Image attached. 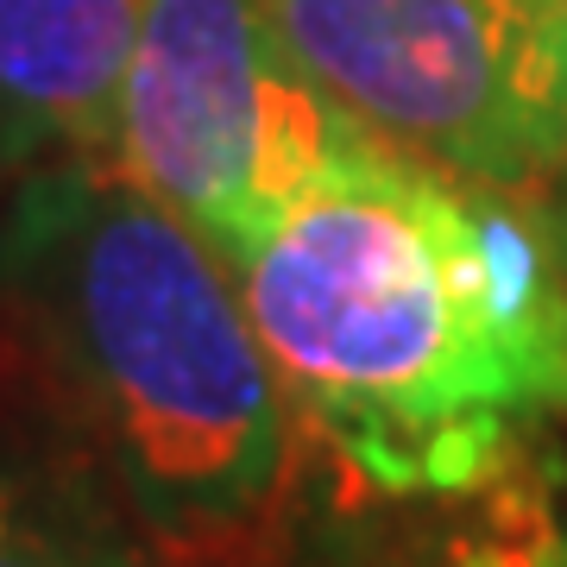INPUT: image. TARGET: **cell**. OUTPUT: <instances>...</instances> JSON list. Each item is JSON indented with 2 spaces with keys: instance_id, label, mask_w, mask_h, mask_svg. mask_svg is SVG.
<instances>
[{
  "instance_id": "obj_1",
  "label": "cell",
  "mask_w": 567,
  "mask_h": 567,
  "mask_svg": "<svg viewBox=\"0 0 567 567\" xmlns=\"http://www.w3.org/2000/svg\"><path fill=\"white\" fill-rule=\"evenodd\" d=\"M227 265L290 410L372 492H466L567 416L548 189L461 183L379 140Z\"/></svg>"
},
{
  "instance_id": "obj_2",
  "label": "cell",
  "mask_w": 567,
  "mask_h": 567,
  "mask_svg": "<svg viewBox=\"0 0 567 567\" xmlns=\"http://www.w3.org/2000/svg\"><path fill=\"white\" fill-rule=\"evenodd\" d=\"M0 309L158 543H234L290 473V391L234 265L114 158L0 196Z\"/></svg>"
},
{
  "instance_id": "obj_3",
  "label": "cell",
  "mask_w": 567,
  "mask_h": 567,
  "mask_svg": "<svg viewBox=\"0 0 567 567\" xmlns=\"http://www.w3.org/2000/svg\"><path fill=\"white\" fill-rule=\"evenodd\" d=\"M365 145L379 133L309 76L271 0H140L114 164L221 259Z\"/></svg>"
},
{
  "instance_id": "obj_4",
  "label": "cell",
  "mask_w": 567,
  "mask_h": 567,
  "mask_svg": "<svg viewBox=\"0 0 567 567\" xmlns=\"http://www.w3.org/2000/svg\"><path fill=\"white\" fill-rule=\"evenodd\" d=\"M271 13L391 152L492 189L567 177V0H271Z\"/></svg>"
},
{
  "instance_id": "obj_5",
  "label": "cell",
  "mask_w": 567,
  "mask_h": 567,
  "mask_svg": "<svg viewBox=\"0 0 567 567\" xmlns=\"http://www.w3.org/2000/svg\"><path fill=\"white\" fill-rule=\"evenodd\" d=\"M140 0H0V196L44 164L114 158Z\"/></svg>"
},
{
  "instance_id": "obj_6",
  "label": "cell",
  "mask_w": 567,
  "mask_h": 567,
  "mask_svg": "<svg viewBox=\"0 0 567 567\" xmlns=\"http://www.w3.org/2000/svg\"><path fill=\"white\" fill-rule=\"evenodd\" d=\"M0 567H121V561H107V555L82 543H63V536L25 524V517L0 505Z\"/></svg>"
},
{
  "instance_id": "obj_7",
  "label": "cell",
  "mask_w": 567,
  "mask_h": 567,
  "mask_svg": "<svg viewBox=\"0 0 567 567\" xmlns=\"http://www.w3.org/2000/svg\"><path fill=\"white\" fill-rule=\"evenodd\" d=\"M505 567H567V517H561V524H548L529 548H517Z\"/></svg>"
},
{
  "instance_id": "obj_8",
  "label": "cell",
  "mask_w": 567,
  "mask_h": 567,
  "mask_svg": "<svg viewBox=\"0 0 567 567\" xmlns=\"http://www.w3.org/2000/svg\"><path fill=\"white\" fill-rule=\"evenodd\" d=\"M548 196H555V221H561V240H567V177L555 183V189H548Z\"/></svg>"
}]
</instances>
